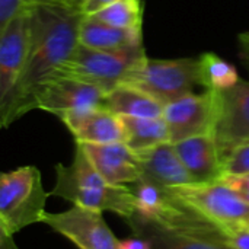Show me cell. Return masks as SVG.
<instances>
[{
  "label": "cell",
  "instance_id": "obj_1",
  "mask_svg": "<svg viewBox=\"0 0 249 249\" xmlns=\"http://www.w3.org/2000/svg\"><path fill=\"white\" fill-rule=\"evenodd\" d=\"M29 12V50L20 80L0 109V123L6 128L25 114L36 109L42 88L57 76L61 66L80 44V7L63 4H25Z\"/></svg>",
  "mask_w": 249,
  "mask_h": 249
},
{
  "label": "cell",
  "instance_id": "obj_2",
  "mask_svg": "<svg viewBox=\"0 0 249 249\" xmlns=\"http://www.w3.org/2000/svg\"><path fill=\"white\" fill-rule=\"evenodd\" d=\"M55 185L51 196L64 198L73 206L99 212H112L128 220L136 214V198L130 187L111 185L92 165L83 147L76 143L73 162L55 165Z\"/></svg>",
  "mask_w": 249,
  "mask_h": 249
},
{
  "label": "cell",
  "instance_id": "obj_3",
  "mask_svg": "<svg viewBox=\"0 0 249 249\" xmlns=\"http://www.w3.org/2000/svg\"><path fill=\"white\" fill-rule=\"evenodd\" d=\"M127 223L133 235L147 239L152 249H233L217 225L171 196L159 219L146 220L134 214Z\"/></svg>",
  "mask_w": 249,
  "mask_h": 249
},
{
  "label": "cell",
  "instance_id": "obj_4",
  "mask_svg": "<svg viewBox=\"0 0 249 249\" xmlns=\"http://www.w3.org/2000/svg\"><path fill=\"white\" fill-rule=\"evenodd\" d=\"M48 194L36 166H20L0 177V228L15 235L42 223Z\"/></svg>",
  "mask_w": 249,
  "mask_h": 249
},
{
  "label": "cell",
  "instance_id": "obj_5",
  "mask_svg": "<svg viewBox=\"0 0 249 249\" xmlns=\"http://www.w3.org/2000/svg\"><path fill=\"white\" fill-rule=\"evenodd\" d=\"M146 57L143 45L124 50H95L79 44L57 76L83 80L108 93L118 85H123L128 73Z\"/></svg>",
  "mask_w": 249,
  "mask_h": 249
},
{
  "label": "cell",
  "instance_id": "obj_6",
  "mask_svg": "<svg viewBox=\"0 0 249 249\" xmlns=\"http://www.w3.org/2000/svg\"><path fill=\"white\" fill-rule=\"evenodd\" d=\"M124 83L146 92L163 105L203 88L198 57L171 60L146 57L128 73Z\"/></svg>",
  "mask_w": 249,
  "mask_h": 249
},
{
  "label": "cell",
  "instance_id": "obj_7",
  "mask_svg": "<svg viewBox=\"0 0 249 249\" xmlns=\"http://www.w3.org/2000/svg\"><path fill=\"white\" fill-rule=\"evenodd\" d=\"M165 191L174 200L217 225L222 231L249 222V204L222 178L209 182H190L168 187Z\"/></svg>",
  "mask_w": 249,
  "mask_h": 249
},
{
  "label": "cell",
  "instance_id": "obj_8",
  "mask_svg": "<svg viewBox=\"0 0 249 249\" xmlns=\"http://www.w3.org/2000/svg\"><path fill=\"white\" fill-rule=\"evenodd\" d=\"M217 114L213 137L222 163L241 146L249 143V80L216 90Z\"/></svg>",
  "mask_w": 249,
  "mask_h": 249
},
{
  "label": "cell",
  "instance_id": "obj_9",
  "mask_svg": "<svg viewBox=\"0 0 249 249\" xmlns=\"http://www.w3.org/2000/svg\"><path fill=\"white\" fill-rule=\"evenodd\" d=\"M217 114L216 90L188 93L165 105L163 118L168 124L171 143L190 137L213 134Z\"/></svg>",
  "mask_w": 249,
  "mask_h": 249
},
{
  "label": "cell",
  "instance_id": "obj_10",
  "mask_svg": "<svg viewBox=\"0 0 249 249\" xmlns=\"http://www.w3.org/2000/svg\"><path fill=\"white\" fill-rule=\"evenodd\" d=\"M42 223L79 249H118V239L99 210L73 206L61 213H45Z\"/></svg>",
  "mask_w": 249,
  "mask_h": 249
},
{
  "label": "cell",
  "instance_id": "obj_11",
  "mask_svg": "<svg viewBox=\"0 0 249 249\" xmlns=\"http://www.w3.org/2000/svg\"><path fill=\"white\" fill-rule=\"evenodd\" d=\"M29 50V12L23 9L0 28V109L10 101L25 69Z\"/></svg>",
  "mask_w": 249,
  "mask_h": 249
},
{
  "label": "cell",
  "instance_id": "obj_12",
  "mask_svg": "<svg viewBox=\"0 0 249 249\" xmlns=\"http://www.w3.org/2000/svg\"><path fill=\"white\" fill-rule=\"evenodd\" d=\"M105 95L102 89L83 80L55 76L39 92L35 108L61 118L70 112L105 107Z\"/></svg>",
  "mask_w": 249,
  "mask_h": 249
},
{
  "label": "cell",
  "instance_id": "obj_13",
  "mask_svg": "<svg viewBox=\"0 0 249 249\" xmlns=\"http://www.w3.org/2000/svg\"><path fill=\"white\" fill-rule=\"evenodd\" d=\"M92 165L111 185H133L142 179V165L137 153L125 143L89 144L79 143Z\"/></svg>",
  "mask_w": 249,
  "mask_h": 249
},
{
  "label": "cell",
  "instance_id": "obj_14",
  "mask_svg": "<svg viewBox=\"0 0 249 249\" xmlns=\"http://www.w3.org/2000/svg\"><path fill=\"white\" fill-rule=\"evenodd\" d=\"M76 139V143L109 144L124 143L123 120L105 107L66 114L60 118Z\"/></svg>",
  "mask_w": 249,
  "mask_h": 249
},
{
  "label": "cell",
  "instance_id": "obj_15",
  "mask_svg": "<svg viewBox=\"0 0 249 249\" xmlns=\"http://www.w3.org/2000/svg\"><path fill=\"white\" fill-rule=\"evenodd\" d=\"M142 165V179L150 181L162 188L193 182L184 166L175 144L168 142L137 153Z\"/></svg>",
  "mask_w": 249,
  "mask_h": 249
},
{
  "label": "cell",
  "instance_id": "obj_16",
  "mask_svg": "<svg viewBox=\"0 0 249 249\" xmlns=\"http://www.w3.org/2000/svg\"><path fill=\"white\" fill-rule=\"evenodd\" d=\"M174 144L193 182H209L222 178L223 163L213 134L190 137Z\"/></svg>",
  "mask_w": 249,
  "mask_h": 249
},
{
  "label": "cell",
  "instance_id": "obj_17",
  "mask_svg": "<svg viewBox=\"0 0 249 249\" xmlns=\"http://www.w3.org/2000/svg\"><path fill=\"white\" fill-rule=\"evenodd\" d=\"M80 44L95 50H124L143 45V31L123 29L96 18L85 16L80 25Z\"/></svg>",
  "mask_w": 249,
  "mask_h": 249
},
{
  "label": "cell",
  "instance_id": "obj_18",
  "mask_svg": "<svg viewBox=\"0 0 249 249\" xmlns=\"http://www.w3.org/2000/svg\"><path fill=\"white\" fill-rule=\"evenodd\" d=\"M105 108L120 117L159 118L163 117L165 105L146 92L123 83L105 95Z\"/></svg>",
  "mask_w": 249,
  "mask_h": 249
},
{
  "label": "cell",
  "instance_id": "obj_19",
  "mask_svg": "<svg viewBox=\"0 0 249 249\" xmlns=\"http://www.w3.org/2000/svg\"><path fill=\"white\" fill-rule=\"evenodd\" d=\"M125 139L124 143L136 153L171 142L168 124L163 117L136 118L121 117Z\"/></svg>",
  "mask_w": 249,
  "mask_h": 249
},
{
  "label": "cell",
  "instance_id": "obj_20",
  "mask_svg": "<svg viewBox=\"0 0 249 249\" xmlns=\"http://www.w3.org/2000/svg\"><path fill=\"white\" fill-rule=\"evenodd\" d=\"M200 76L204 89L225 90L235 86L241 77L233 64L222 58L216 53H204L198 57Z\"/></svg>",
  "mask_w": 249,
  "mask_h": 249
},
{
  "label": "cell",
  "instance_id": "obj_21",
  "mask_svg": "<svg viewBox=\"0 0 249 249\" xmlns=\"http://www.w3.org/2000/svg\"><path fill=\"white\" fill-rule=\"evenodd\" d=\"M130 188L136 198V216L146 220H156L162 216L169 203L165 188L146 179L137 181Z\"/></svg>",
  "mask_w": 249,
  "mask_h": 249
},
{
  "label": "cell",
  "instance_id": "obj_22",
  "mask_svg": "<svg viewBox=\"0 0 249 249\" xmlns=\"http://www.w3.org/2000/svg\"><path fill=\"white\" fill-rule=\"evenodd\" d=\"M92 18H96L117 28L143 31V1L142 0H115L105 9L93 15Z\"/></svg>",
  "mask_w": 249,
  "mask_h": 249
},
{
  "label": "cell",
  "instance_id": "obj_23",
  "mask_svg": "<svg viewBox=\"0 0 249 249\" xmlns=\"http://www.w3.org/2000/svg\"><path fill=\"white\" fill-rule=\"evenodd\" d=\"M242 174H249V143L238 147L223 162V175H242Z\"/></svg>",
  "mask_w": 249,
  "mask_h": 249
},
{
  "label": "cell",
  "instance_id": "obj_24",
  "mask_svg": "<svg viewBox=\"0 0 249 249\" xmlns=\"http://www.w3.org/2000/svg\"><path fill=\"white\" fill-rule=\"evenodd\" d=\"M222 179L249 204V174L242 175H223Z\"/></svg>",
  "mask_w": 249,
  "mask_h": 249
},
{
  "label": "cell",
  "instance_id": "obj_25",
  "mask_svg": "<svg viewBox=\"0 0 249 249\" xmlns=\"http://www.w3.org/2000/svg\"><path fill=\"white\" fill-rule=\"evenodd\" d=\"M23 6V0H0V28L12 20Z\"/></svg>",
  "mask_w": 249,
  "mask_h": 249
},
{
  "label": "cell",
  "instance_id": "obj_26",
  "mask_svg": "<svg viewBox=\"0 0 249 249\" xmlns=\"http://www.w3.org/2000/svg\"><path fill=\"white\" fill-rule=\"evenodd\" d=\"M115 0H83L82 4V13L83 16H93L107 6H109Z\"/></svg>",
  "mask_w": 249,
  "mask_h": 249
},
{
  "label": "cell",
  "instance_id": "obj_27",
  "mask_svg": "<svg viewBox=\"0 0 249 249\" xmlns=\"http://www.w3.org/2000/svg\"><path fill=\"white\" fill-rule=\"evenodd\" d=\"M118 249H152V245L147 239L133 235L131 238L118 241Z\"/></svg>",
  "mask_w": 249,
  "mask_h": 249
},
{
  "label": "cell",
  "instance_id": "obj_28",
  "mask_svg": "<svg viewBox=\"0 0 249 249\" xmlns=\"http://www.w3.org/2000/svg\"><path fill=\"white\" fill-rule=\"evenodd\" d=\"M239 58L244 64V67L249 73V36L248 34H241L239 38Z\"/></svg>",
  "mask_w": 249,
  "mask_h": 249
},
{
  "label": "cell",
  "instance_id": "obj_29",
  "mask_svg": "<svg viewBox=\"0 0 249 249\" xmlns=\"http://www.w3.org/2000/svg\"><path fill=\"white\" fill-rule=\"evenodd\" d=\"M23 4H63L82 9L83 0H23Z\"/></svg>",
  "mask_w": 249,
  "mask_h": 249
},
{
  "label": "cell",
  "instance_id": "obj_30",
  "mask_svg": "<svg viewBox=\"0 0 249 249\" xmlns=\"http://www.w3.org/2000/svg\"><path fill=\"white\" fill-rule=\"evenodd\" d=\"M0 249H19L13 241V235L0 228Z\"/></svg>",
  "mask_w": 249,
  "mask_h": 249
},
{
  "label": "cell",
  "instance_id": "obj_31",
  "mask_svg": "<svg viewBox=\"0 0 249 249\" xmlns=\"http://www.w3.org/2000/svg\"><path fill=\"white\" fill-rule=\"evenodd\" d=\"M248 36H249V34H248Z\"/></svg>",
  "mask_w": 249,
  "mask_h": 249
}]
</instances>
